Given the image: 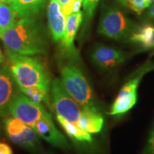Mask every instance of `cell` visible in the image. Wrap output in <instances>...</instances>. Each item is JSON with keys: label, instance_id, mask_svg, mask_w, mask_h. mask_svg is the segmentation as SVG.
Instances as JSON below:
<instances>
[{"label": "cell", "instance_id": "obj_26", "mask_svg": "<svg viewBox=\"0 0 154 154\" xmlns=\"http://www.w3.org/2000/svg\"><path fill=\"white\" fill-rule=\"evenodd\" d=\"M13 2H14V0H0V2L7 4V5H11Z\"/></svg>", "mask_w": 154, "mask_h": 154}, {"label": "cell", "instance_id": "obj_13", "mask_svg": "<svg viewBox=\"0 0 154 154\" xmlns=\"http://www.w3.org/2000/svg\"><path fill=\"white\" fill-rule=\"evenodd\" d=\"M84 19V13L79 11L76 13H72L66 17V28L61 43L63 48L69 56L76 57L77 53L74 47V39L77 32L82 24Z\"/></svg>", "mask_w": 154, "mask_h": 154}, {"label": "cell", "instance_id": "obj_9", "mask_svg": "<svg viewBox=\"0 0 154 154\" xmlns=\"http://www.w3.org/2000/svg\"><path fill=\"white\" fill-rule=\"evenodd\" d=\"M19 93V86L10 67L0 66V117L9 114L11 105Z\"/></svg>", "mask_w": 154, "mask_h": 154}, {"label": "cell", "instance_id": "obj_15", "mask_svg": "<svg viewBox=\"0 0 154 154\" xmlns=\"http://www.w3.org/2000/svg\"><path fill=\"white\" fill-rule=\"evenodd\" d=\"M47 0H14L11 6L17 17H36L44 8Z\"/></svg>", "mask_w": 154, "mask_h": 154}, {"label": "cell", "instance_id": "obj_6", "mask_svg": "<svg viewBox=\"0 0 154 154\" xmlns=\"http://www.w3.org/2000/svg\"><path fill=\"white\" fill-rule=\"evenodd\" d=\"M51 98L57 114L70 122L78 124L82 108L71 96L59 79H55L51 84Z\"/></svg>", "mask_w": 154, "mask_h": 154}, {"label": "cell", "instance_id": "obj_18", "mask_svg": "<svg viewBox=\"0 0 154 154\" xmlns=\"http://www.w3.org/2000/svg\"><path fill=\"white\" fill-rule=\"evenodd\" d=\"M17 15L11 5L0 2V32L12 26Z\"/></svg>", "mask_w": 154, "mask_h": 154}, {"label": "cell", "instance_id": "obj_2", "mask_svg": "<svg viewBox=\"0 0 154 154\" xmlns=\"http://www.w3.org/2000/svg\"><path fill=\"white\" fill-rule=\"evenodd\" d=\"M7 55L11 72L19 87H38L49 92V78L37 59L9 51H7Z\"/></svg>", "mask_w": 154, "mask_h": 154}, {"label": "cell", "instance_id": "obj_21", "mask_svg": "<svg viewBox=\"0 0 154 154\" xmlns=\"http://www.w3.org/2000/svg\"><path fill=\"white\" fill-rule=\"evenodd\" d=\"M99 1L100 0H83V13L86 24H88L93 17Z\"/></svg>", "mask_w": 154, "mask_h": 154}, {"label": "cell", "instance_id": "obj_19", "mask_svg": "<svg viewBox=\"0 0 154 154\" xmlns=\"http://www.w3.org/2000/svg\"><path fill=\"white\" fill-rule=\"evenodd\" d=\"M19 89L22 94L36 103H41L42 102H45L47 104L49 103V92L42 88L38 87H19Z\"/></svg>", "mask_w": 154, "mask_h": 154}, {"label": "cell", "instance_id": "obj_23", "mask_svg": "<svg viewBox=\"0 0 154 154\" xmlns=\"http://www.w3.org/2000/svg\"><path fill=\"white\" fill-rule=\"evenodd\" d=\"M57 1L59 2L65 16L67 17L69 14H72V5L75 0H57Z\"/></svg>", "mask_w": 154, "mask_h": 154}, {"label": "cell", "instance_id": "obj_29", "mask_svg": "<svg viewBox=\"0 0 154 154\" xmlns=\"http://www.w3.org/2000/svg\"><path fill=\"white\" fill-rule=\"evenodd\" d=\"M46 154H51V153H46Z\"/></svg>", "mask_w": 154, "mask_h": 154}, {"label": "cell", "instance_id": "obj_17", "mask_svg": "<svg viewBox=\"0 0 154 154\" xmlns=\"http://www.w3.org/2000/svg\"><path fill=\"white\" fill-rule=\"evenodd\" d=\"M57 119L58 122L62 126L63 130L69 135V137L74 138L77 141L91 143L92 137L91 134L83 129L78 124L70 122L59 115L57 116Z\"/></svg>", "mask_w": 154, "mask_h": 154}, {"label": "cell", "instance_id": "obj_8", "mask_svg": "<svg viewBox=\"0 0 154 154\" xmlns=\"http://www.w3.org/2000/svg\"><path fill=\"white\" fill-rule=\"evenodd\" d=\"M5 131L12 143L26 149H34L39 145V136L33 128L15 117L5 120Z\"/></svg>", "mask_w": 154, "mask_h": 154}, {"label": "cell", "instance_id": "obj_12", "mask_svg": "<svg viewBox=\"0 0 154 154\" xmlns=\"http://www.w3.org/2000/svg\"><path fill=\"white\" fill-rule=\"evenodd\" d=\"M47 18L54 41H61L66 28V17L63 14L57 0L49 1L47 8Z\"/></svg>", "mask_w": 154, "mask_h": 154}, {"label": "cell", "instance_id": "obj_24", "mask_svg": "<svg viewBox=\"0 0 154 154\" xmlns=\"http://www.w3.org/2000/svg\"><path fill=\"white\" fill-rule=\"evenodd\" d=\"M0 154H12V151L8 145L0 143Z\"/></svg>", "mask_w": 154, "mask_h": 154}, {"label": "cell", "instance_id": "obj_20", "mask_svg": "<svg viewBox=\"0 0 154 154\" xmlns=\"http://www.w3.org/2000/svg\"><path fill=\"white\" fill-rule=\"evenodd\" d=\"M116 1L124 8L137 14H141L142 11L149 8L154 2V0H116Z\"/></svg>", "mask_w": 154, "mask_h": 154}, {"label": "cell", "instance_id": "obj_3", "mask_svg": "<svg viewBox=\"0 0 154 154\" xmlns=\"http://www.w3.org/2000/svg\"><path fill=\"white\" fill-rule=\"evenodd\" d=\"M138 25L118 7L104 5L100 17L98 33L115 40L128 42Z\"/></svg>", "mask_w": 154, "mask_h": 154}, {"label": "cell", "instance_id": "obj_27", "mask_svg": "<svg viewBox=\"0 0 154 154\" xmlns=\"http://www.w3.org/2000/svg\"><path fill=\"white\" fill-rule=\"evenodd\" d=\"M4 61V56L2 53L1 49H0V63H2Z\"/></svg>", "mask_w": 154, "mask_h": 154}, {"label": "cell", "instance_id": "obj_14", "mask_svg": "<svg viewBox=\"0 0 154 154\" xmlns=\"http://www.w3.org/2000/svg\"><path fill=\"white\" fill-rule=\"evenodd\" d=\"M104 119L99 109H82L78 124L91 134H97L103 128Z\"/></svg>", "mask_w": 154, "mask_h": 154}, {"label": "cell", "instance_id": "obj_28", "mask_svg": "<svg viewBox=\"0 0 154 154\" xmlns=\"http://www.w3.org/2000/svg\"><path fill=\"white\" fill-rule=\"evenodd\" d=\"M151 48H154V44H153V46H152V47Z\"/></svg>", "mask_w": 154, "mask_h": 154}, {"label": "cell", "instance_id": "obj_11", "mask_svg": "<svg viewBox=\"0 0 154 154\" xmlns=\"http://www.w3.org/2000/svg\"><path fill=\"white\" fill-rule=\"evenodd\" d=\"M32 128L40 138L55 147L64 150L70 148L66 138L55 126L51 114L38 121Z\"/></svg>", "mask_w": 154, "mask_h": 154}, {"label": "cell", "instance_id": "obj_22", "mask_svg": "<svg viewBox=\"0 0 154 154\" xmlns=\"http://www.w3.org/2000/svg\"><path fill=\"white\" fill-rule=\"evenodd\" d=\"M141 154H154V124L152 128L147 143Z\"/></svg>", "mask_w": 154, "mask_h": 154}, {"label": "cell", "instance_id": "obj_1", "mask_svg": "<svg viewBox=\"0 0 154 154\" xmlns=\"http://www.w3.org/2000/svg\"><path fill=\"white\" fill-rule=\"evenodd\" d=\"M7 51L32 56L47 53L48 43L43 24L35 17H23L12 26L0 32Z\"/></svg>", "mask_w": 154, "mask_h": 154}, {"label": "cell", "instance_id": "obj_10", "mask_svg": "<svg viewBox=\"0 0 154 154\" xmlns=\"http://www.w3.org/2000/svg\"><path fill=\"white\" fill-rule=\"evenodd\" d=\"M91 58L94 64L103 70L114 69L124 62L126 54L121 50L97 44L91 50Z\"/></svg>", "mask_w": 154, "mask_h": 154}, {"label": "cell", "instance_id": "obj_25", "mask_svg": "<svg viewBox=\"0 0 154 154\" xmlns=\"http://www.w3.org/2000/svg\"><path fill=\"white\" fill-rule=\"evenodd\" d=\"M147 14L150 19L154 21V2L148 8Z\"/></svg>", "mask_w": 154, "mask_h": 154}, {"label": "cell", "instance_id": "obj_4", "mask_svg": "<svg viewBox=\"0 0 154 154\" xmlns=\"http://www.w3.org/2000/svg\"><path fill=\"white\" fill-rule=\"evenodd\" d=\"M61 82L66 91L82 109H99L94 92L82 71L68 63L61 69Z\"/></svg>", "mask_w": 154, "mask_h": 154}, {"label": "cell", "instance_id": "obj_7", "mask_svg": "<svg viewBox=\"0 0 154 154\" xmlns=\"http://www.w3.org/2000/svg\"><path fill=\"white\" fill-rule=\"evenodd\" d=\"M9 113L30 127L50 113L41 103H36L20 91L13 102Z\"/></svg>", "mask_w": 154, "mask_h": 154}, {"label": "cell", "instance_id": "obj_5", "mask_svg": "<svg viewBox=\"0 0 154 154\" xmlns=\"http://www.w3.org/2000/svg\"><path fill=\"white\" fill-rule=\"evenodd\" d=\"M154 69L153 63H146L123 86L109 113L112 116L122 115L131 109L137 101V90L144 75Z\"/></svg>", "mask_w": 154, "mask_h": 154}, {"label": "cell", "instance_id": "obj_16", "mask_svg": "<svg viewBox=\"0 0 154 154\" xmlns=\"http://www.w3.org/2000/svg\"><path fill=\"white\" fill-rule=\"evenodd\" d=\"M128 42L138 44L146 49H150L154 44V26L146 24L138 26L133 32Z\"/></svg>", "mask_w": 154, "mask_h": 154}]
</instances>
